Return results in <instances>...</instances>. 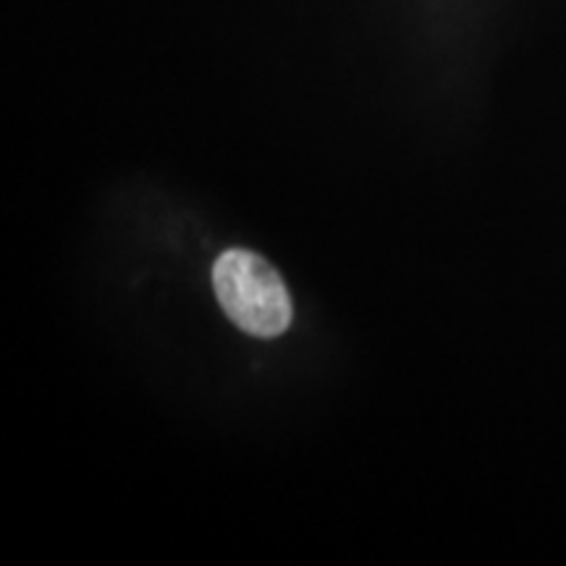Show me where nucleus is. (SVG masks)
I'll return each instance as SVG.
<instances>
[{"mask_svg":"<svg viewBox=\"0 0 566 566\" xmlns=\"http://www.w3.org/2000/svg\"><path fill=\"white\" fill-rule=\"evenodd\" d=\"M212 289L229 321L244 334L275 338L292 325L294 307L286 283L265 258L229 250L212 265Z\"/></svg>","mask_w":566,"mask_h":566,"instance_id":"f257e3e1","label":"nucleus"}]
</instances>
